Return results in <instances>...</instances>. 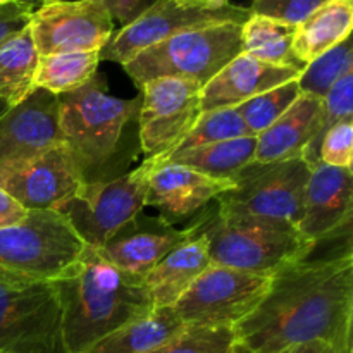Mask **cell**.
<instances>
[{
    "label": "cell",
    "mask_w": 353,
    "mask_h": 353,
    "mask_svg": "<svg viewBox=\"0 0 353 353\" xmlns=\"http://www.w3.org/2000/svg\"><path fill=\"white\" fill-rule=\"evenodd\" d=\"M352 319L353 255L347 243L272 272L264 299L233 327V353H279L312 341L350 350Z\"/></svg>",
    "instance_id": "cell-1"
},
{
    "label": "cell",
    "mask_w": 353,
    "mask_h": 353,
    "mask_svg": "<svg viewBox=\"0 0 353 353\" xmlns=\"http://www.w3.org/2000/svg\"><path fill=\"white\" fill-rule=\"evenodd\" d=\"M57 99L59 126L81 181H110L128 172L140 152L141 97H112L105 76L97 72L85 86Z\"/></svg>",
    "instance_id": "cell-2"
},
{
    "label": "cell",
    "mask_w": 353,
    "mask_h": 353,
    "mask_svg": "<svg viewBox=\"0 0 353 353\" xmlns=\"http://www.w3.org/2000/svg\"><path fill=\"white\" fill-rule=\"evenodd\" d=\"M54 283L61 300L65 353H86L95 343L155 309L143 276L123 271L85 247Z\"/></svg>",
    "instance_id": "cell-3"
},
{
    "label": "cell",
    "mask_w": 353,
    "mask_h": 353,
    "mask_svg": "<svg viewBox=\"0 0 353 353\" xmlns=\"http://www.w3.org/2000/svg\"><path fill=\"white\" fill-rule=\"evenodd\" d=\"M188 226L205 236L212 264L257 274H272L283 265L309 257L317 248L293 224L223 216L214 202L200 210Z\"/></svg>",
    "instance_id": "cell-4"
},
{
    "label": "cell",
    "mask_w": 353,
    "mask_h": 353,
    "mask_svg": "<svg viewBox=\"0 0 353 353\" xmlns=\"http://www.w3.org/2000/svg\"><path fill=\"white\" fill-rule=\"evenodd\" d=\"M85 250L55 210H30L19 226L0 230V285L24 286L61 278Z\"/></svg>",
    "instance_id": "cell-5"
},
{
    "label": "cell",
    "mask_w": 353,
    "mask_h": 353,
    "mask_svg": "<svg viewBox=\"0 0 353 353\" xmlns=\"http://www.w3.org/2000/svg\"><path fill=\"white\" fill-rule=\"evenodd\" d=\"M241 54V24H217L185 31L150 45L123 64L140 88L157 78H185L205 85Z\"/></svg>",
    "instance_id": "cell-6"
},
{
    "label": "cell",
    "mask_w": 353,
    "mask_h": 353,
    "mask_svg": "<svg viewBox=\"0 0 353 353\" xmlns=\"http://www.w3.org/2000/svg\"><path fill=\"white\" fill-rule=\"evenodd\" d=\"M250 9L230 0H155L100 50V61L126 64L138 52L179 33L217 24H243Z\"/></svg>",
    "instance_id": "cell-7"
},
{
    "label": "cell",
    "mask_w": 353,
    "mask_h": 353,
    "mask_svg": "<svg viewBox=\"0 0 353 353\" xmlns=\"http://www.w3.org/2000/svg\"><path fill=\"white\" fill-rule=\"evenodd\" d=\"M309 176L310 165L303 157L269 164L252 162L214 203L223 216L285 221L296 228Z\"/></svg>",
    "instance_id": "cell-8"
},
{
    "label": "cell",
    "mask_w": 353,
    "mask_h": 353,
    "mask_svg": "<svg viewBox=\"0 0 353 353\" xmlns=\"http://www.w3.org/2000/svg\"><path fill=\"white\" fill-rule=\"evenodd\" d=\"M148 169L150 162L145 159L137 169L116 179L83 183L57 212L85 247L100 248L147 207Z\"/></svg>",
    "instance_id": "cell-9"
},
{
    "label": "cell",
    "mask_w": 353,
    "mask_h": 353,
    "mask_svg": "<svg viewBox=\"0 0 353 353\" xmlns=\"http://www.w3.org/2000/svg\"><path fill=\"white\" fill-rule=\"evenodd\" d=\"M271 276L210 264L172 310L185 326L233 330L264 299Z\"/></svg>",
    "instance_id": "cell-10"
},
{
    "label": "cell",
    "mask_w": 353,
    "mask_h": 353,
    "mask_svg": "<svg viewBox=\"0 0 353 353\" xmlns=\"http://www.w3.org/2000/svg\"><path fill=\"white\" fill-rule=\"evenodd\" d=\"M0 353H65L54 283L0 285Z\"/></svg>",
    "instance_id": "cell-11"
},
{
    "label": "cell",
    "mask_w": 353,
    "mask_h": 353,
    "mask_svg": "<svg viewBox=\"0 0 353 353\" xmlns=\"http://www.w3.org/2000/svg\"><path fill=\"white\" fill-rule=\"evenodd\" d=\"M202 85L185 78H157L140 86L138 140L147 159L174 150L200 116Z\"/></svg>",
    "instance_id": "cell-12"
},
{
    "label": "cell",
    "mask_w": 353,
    "mask_h": 353,
    "mask_svg": "<svg viewBox=\"0 0 353 353\" xmlns=\"http://www.w3.org/2000/svg\"><path fill=\"white\" fill-rule=\"evenodd\" d=\"M28 26L38 55L100 52L112 38L114 19L95 0H45Z\"/></svg>",
    "instance_id": "cell-13"
},
{
    "label": "cell",
    "mask_w": 353,
    "mask_h": 353,
    "mask_svg": "<svg viewBox=\"0 0 353 353\" xmlns=\"http://www.w3.org/2000/svg\"><path fill=\"white\" fill-rule=\"evenodd\" d=\"M83 185L64 143L23 161L0 164V188L28 210H55Z\"/></svg>",
    "instance_id": "cell-14"
},
{
    "label": "cell",
    "mask_w": 353,
    "mask_h": 353,
    "mask_svg": "<svg viewBox=\"0 0 353 353\" xmlns=\"http://www.w3.org/2000/svg\"><path fill=\"white\" fill-rule=\"evenodd\" d=\"M352 178L350 169L331 168L321 162L310 169L296 230L317 247L324 241L350 236Z\"/></svg>",
    "instance_id": "cell-15"
},
{
    "label": "cell",
    "mask_w": 353,
    "mask_h": 353,
    "mask_svg": "<svg viewBox=\"0 0 353 353\" xmlns=\"http://www.w3.org/2000/svg\"><path fill=\"white\" fill-rule=\"evenodd\" d=\"M145 205L172 224L195 217L200 210L233 186V179H217L199 171L150 157Z\"/></svg>",
    "instance_id": "cell-16"
},
{
    "label": "cell",
    "mask_w": 353,
    "mask_h": 353,
    "mask_svg": "<svg viewBox=\"0 0 353 353\" xmlns=\"http://www.w3.org/2000/svg\"><path fill=\"white\" fill-rule=\"evenodd\" d=\"M64 143L59 126V99L34 88L23 102L0 110V164L30 159Z\"/></svg>",
    "instance_id": "cell-17"
},
{
    "label": "cell",
    "mask_w": 353,
    "mask_h": 353,
    "mask_svg": "<svg viewBox=\"0 0 353 353\" xmlns=\"http://www.w3.org/2000/svg\"><path fill=\"white\" fill-rule=\"evenodd\" d=\"M192 234L190 226L178 230L161 217H145L141 212L95 250L116 268L145 276Z\"/></svg>",
    "instance_id": "cell-18"
},
{
    "label": "cell",
    "mask_w": 353,
    "mask_h": 353,
    "mask_svg": "<svg viewBox=\"0 0 353 353\" xmlns=\"http://www.w3.org/2000/svg\"><path fill=\"white\" fill-rule=\"evenodd\" d=\"M300 72L299 68L268 64L241 52L202 86L200 109L205 112L238 107L268 90L299 79Z\"/></svg>",
    "instance_id": "cell-19"
},
{
    "label": "cell",
    "mask_w": 353,
    "mask_h": 353,
    "mask_svg": "<svg viewBox=\"0 0 353 353\" xmlns=\"http://www.w3.org/2000/svg\"><path fill=\"white\" fill-rule=\"evenodd\" d=\"M323 117V99L309 93H300L299 99L278 117L268 130L257 134L254 162L288 161L303 157L314 138L317 137Z\"/></svg>",
    "instance_id": "cell-20"
},
{
    "label": "cell",
    "mask_w": 353,
    "mask_h": 353,
    "mask_svg": "<svg viewBox=\"0 0 353 353\" xmlns=\"http://www.w3.org/2000/svg\"><path fill=\"white\" fill-rule=\"evenodd\" d=\"M192 228V226H190ZM192 236L169 252L143 276L155 309L172 307L212 262L205 236L192 228Z\"/></svg>",
    "instance_id": "cell-21"
},
{
    "label": "cell",
    "mask_w": 353,
    "mask_h": 353,
    "mask_svg": "<svg viewBox=\"0 0 353 353\" xmlns=\"http://www.w3.org/2000/svg\"><path fill=\"white\" fill-rule=\"evenodd\" d=\"M353 28L352 0H326L296 24L293 34V57L302 65L350 38Z\"/></svg>",
    "instance_id": "cell-22"
},
{
    "label": "cell",
    "mask_w": 353,
    "mask_h": 353,
    "mask_svg": "<svg viewBox=\"0 0 353 353\" xmlns=\"http://www.w3.org/2000/svg\"><path fill=\"white\" fill-rule=\"evenodd\" d=\"M255 147H257V138L245 137L200 145V147L183 148V150H172L155 159L185 165V168L202 172L210 178L233 179L241 169L254 162Z\"/></svg>",
    "instance_id": "cell-23"
},
{
    "label": "cell",
    "mask_w": 353,
    "mask_h": 353,
    "mask_svg": "<svg viewBox=\"0 0 353 353\" xmlns=\"http://www.w3.org/2000/svg\"><path fill=\"white\" fill-rule=\"evenodd\" d=\"M185 327L172 307L154 309L150 314L124 324L86 353H147L168 341Z\"/></svg>",
    "instance_id": "cell-24"
},
{
    "label": "cell",
    "mask_w": 353,
    "mask_h": 353,
    "mask_svg": "<svg viewBox=\"0 0 353 353\" xmlns=\"http://www.w3.org/2000/svg\"><path fill=\"white\" fill-rule=\"evenodd\" d=\"M38 57L28 24L0 43V103L16 105L33 92Z\"/></svg>",
    "instance_id": "cell-25"
},
{
    "label": "cell",
    "mask_w": 353,
    "mask_h": 353,
    "mask_svg": "<svg viewBox=\"0 0 353 353\" xmlns=\"http://www.w3.org/2000/svg\"><path fill=\"white\" fill-rule=\"evenodd\" d=\"M295 28L274 17L250 14L241 24V52L268 64L303 69L305 65L300 64L292 52Z\"/></svg>",
    "instance_id": "cell-26"
},
{
    "label": "cell",
    "mask_w": 353,
    "mask_h": 353,
    "mask_svg": "<svg viewBox=\"0 0 353 353\" xmlns=\"http://www.w3.org/2000/svg\"><path fill=\"white\" fill-rule=\"evenodd\" d=\"M100 52H64L40 55L34 74V88L64 95L81 88L97 74Z\"/></svg>",
    "instance_id": "cell-27"
},
{
    "label": "cell",
    "mask_w": 353,
    "mask_h": 353,
    "mask_svg": "<svg viewBox=\"0 0 353 353\" xmlns=\"http://www.w3.org/2000/svg\"><path fill=\"white\" fill-rule=\"evenodd\" d=\"M353 71V47L352 37L341 41L334 48L327 50L321 57L314 59L312 62L302 69L299 76V86L302 93L316 95L323 99L331 86L345 76L347 72Z\"/></svg>",
    "instance_id": "cell-28"
},
{
    "label": "cell",
    "mask_w": 353,
    "mask_h": 353,
    "mask_svg": "<svg viewBox=\"0 0 353 353\" xmlns=\"http://www.w3.org/2000/svg\"><path fill=\"white\" fill-rule=\"evenodd\" d=\"M300 93L302 92H300L299 81L293 79L240 103L236 110L243 119L248 133L252 137H257L262 131L268 130L281 114L286 112V109L299 99Z\"/></svg>",
    "instance_id": "cell-29"
},
{
    "label": "cell",
    "mask_w": 353,
    "mask_h": 353,
    "mask_svg": "<svg viewBox=\"0 0 353 353\" xmlns=\"http://www.w3.org/2000/svg\"><path fill=\"white\" fill-rule=\"evenodd\" d=\"M245 137H252V134L248 133L247 126H245L243 119L238 114L236 107L205 110V112H200L192 130L186 133V137L179 141V145L174 150H183V148L200 147V145L217 143V141L234 140V138Z\"/></svg>",
    "instance_id": "cell-30"
},
{
    "label": "cell",
    "mask_w": 353,
    "mask_h": 353,
    "mask_svg": "<svg viewBox=\"0 0 353 353\" xmlns=\"http://www.w3.org/2000/svg\"><path fill=\"white\" fill-rule=\"evenodd\" d=\"M231 327L185 326L181 331L147 353H233Z\"/></svg>",
    "instance_id": "cell-31"
},
{
    "label": "cell",
    "mask_w": 353,
    "mask_h": 353,
    "mask_svg": "<svg viewBox=\"0 0 353 353\" xmlns=\"http://www.w3.org/2000/svg\"><path fill=\"white\" fill-rule=\"evenodd\" d=\"M353 116V71L347 72L345 76H341L336 83L330 88V92L323 97V117H321V128L317 137L314 138L312 143L307 147V150L303 152V159L307 161V164L310 165V169L314 165L319 164V157H317V152H319L321 140H323L324 133L330 130L331 126H334L336 123L341 121L352 119Z\"/></svg>",
    "instance_id": "cell-32"
},
{
    "label": "cell",
    "mask_w": 353,
    "mask_h": 353,
    "mask_svg": "<svg viewBox=\"0 0 353 353\" xmlns=\"http://www.w3.org/2000/svg\"><path fill=\"white\" fill-rule=\"evenodd\" d=\"M317 157L321 164L352 171L353 119L336 123L324 133Z\"/></svg>",
    "instance_id": "cell-33"
},
{
    "label": "cell",
    "mask_w": 353,
    "mask_h": 353,
    "mask_svg": "<svg viewBox=\"0 0 353 353\" xmlns=\"http://www.w3.org/2000/svg\"><path fill=\"white\" fill-rule=\"evenodd\" d=\"M326 0H252V14L274 17L296 26Z\"/></svg>",
    "instance_id": "cell-34"
},
{
    "label": "cell",
    "mask_w": 353,
    "mask_h": 353,
    "mask_svg": "<svg viewBox=\"0 0 353 353\" xmlns=\"http://www.w3.org/2000/svg\"><path fill=\"white\" fill-rule=\"evenodd\" d=\"M33 9V6L24 2L0 7V43L30 23V14Z\"/></svg>",
    "instance_id": "cell-35"
},
{
    "label": "cell",
    "mask_w": 353,
    "mask_h": 353,
    "mask_svg": "<svg viewBox=\"0 0 353 353\" xmlns=\"http://www.w3.org/2000/svg\"><path fill=\"white\" fill-rule=\"evenodd\" d=\"M30 210L24 209L14 196L0 188V230L19 226L26 221Z\"/></svg>",
    "instance_id": "cell-36"
},
{
    "label": "cell",
    "mask_w": 353,
    "mask_h": 353,
    "mask_svg": "<svg viewBox=\"0 0 353 353\" xmlns=\"http://www.w3.org/2000/svg\"><path fill=\"white\" fill-rule=\"evenodd\" d=\"M95 2L102 3L109 10L112 19H117L123 26H126L134 17L140 16L147 0H95Z\"/></svg>",
    "instance_id": "cell-37"
},
{
    "label": "cell",
    "mask_w": 353,
    "mask_h": 353,
    "mask_svg": "<svg viewBox=\"0 0 353 353\" xmlns=\"http://www.w3.org/2000/svg\"><path fill=\"white\" fill-rule=\"evenodd\" d=\"M331 352H333V348H331L330 345L323 343V341H312V343L290 347L279 353H331Z\"/></svg>",
    "instance_id": "cell-38"
},
{
    "label": "cell",
    "mask_w": 353,
    "mask_h": 353,
    "mask_svg": "<svg viewBox=\"0 0 353 353\" xmlns=\"http://www.w3.org/2000/svg\"><path fill=\"white\" fill-rule=\"evenodd\" d=\"M16 2H19V0H0V7L10 6V3H16Z\"/></svg>",
    "instance_id": "cell-39"
},
{
    "label": "cell",
    "mask_w": 353,
    "mask_h": 353,
    "mask_svg": "<svg viewBox=\"0 0 353 353\" xmlns=\"http://www.w3.org/2000/svg\"><path fill=\"white\" fill-rule=\"evenodd\" d=\"M331 353H353V350L350 348V350H333Z\"/></svg>",
    "instance_id": "cell-40"
},
{
    "label": "cell",
    "mask_w": 353,
    "mask_h": 353,
    "mask_svg": "<svg viewBox=\"0 0 353 353\" xmlns=\"http://www.w3.org/2000/svg\"><path fill=\"white\" fill-rule=\"evenodd\" d=\"M19 2H24V3H30V6H33V7H34L33 0H19Z\"/></svg>",
    "instance_id": "cell-41"
},
{
    "label": "cell",
    "mask_w": 353,
    "mask_h": 353,
    "mask_svg": "<svg viewBox=\"0 0 353 353\" xmlns=\"http://www.w3.org/2000/svg\"><path fill=\"white\" fill-rule=\"evenodd\" d=\"M41 2H45V0H33V3H34V6H40Z\"/></svg>",
    "instance_id": "cell-42"
},
{
    "label": "cell",
    "mask_w": 353,
    "mask_h": 353,
    "mask_svg": "<svg viewBox=\"0 0 353 353\" xmlns=\"http://www.w3.org/2000/svg\"><path fill=\"white\" fill-rule=\"evenodd\" d=\"M3 107H6V105H3V103H0V110H2V109H3Z\"/></svg>",
    "instance_id": "cell-43"
},
{
    "label": "cell",
    "mask_w": 353,
    "mask_h": 353,
    "mask_svg": "<svg viewBox=\"0 0 353 353\" xmlns=\"http://www.w3.org/2000/svg\"><path fill=\"white\" fill-rule=\"evenodd\" d=\"M352 2H353V0H352Z\"/></svg>",
    "instance_id": "cell-44"
},
{
    "label": "cell",
    "mask_w": 353,
    "mask_h": 353,
    "mask_svg": "<svg viewBox=\"0 0 353 353\" xmlns=\"http://www.w3.org/2000/svg\"><path fill=\"white\" fill-rule=\"evenodd\" d=\"M223 2H224V0H223Z\"/></svg>",
    "instance_id": "cell-45"
}]
</instances>
